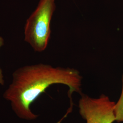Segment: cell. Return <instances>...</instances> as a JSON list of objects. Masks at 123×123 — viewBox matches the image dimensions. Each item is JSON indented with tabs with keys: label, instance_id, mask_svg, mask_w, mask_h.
I'll use <instances>...</instances> for the list:
<instances>
[{
	"label": "cell",
	"instance_id": "6da1fadb",
	"mask_svg": "<svg viewBox=\"0 0 123 123\" xmlns=\"http://www.w3.org/2000/svg\"><path fill=\"white\" fill-rule=\"evenodd\" d=\"M12 83L3 93L10 103L13 112L19 119L31 121L38 115L31 110L30 106L42 93L53 84H61L68 88L70 108L66 115L72 112L74 92L82 93L83 77L76 69L38 63L18 68L12 74Z\"/></svg>",
	"mask_w": 123,
	"mask_h": 123
},
{
	"label": "cell",
	"instance_id": "7a4b0ae2",
	"mask_svg": "<svg viewBox=\"0 0 123 123\" xmlns=\"http://www.w3.org/2000/svg\"><path fill=\"white\" fill-rule=\"evenodd\" d=\"M55 9V0H40L34 11L26 20L24 41L35 52H43L48 46L51 22Z\"/></svg>",
	"mask_w": 123,
	"mask_h": 123
},
{
	"label": "cell",
	"instance_id": "3957f363",
	"mask_svg": "<svg viewBox=\"0 0 123 123\" xmlns=\"http://www.w3.org/2000/svg\"><path fill=\"white\" fill-rule=\"evenodd\" d=\"M79 103V112L86 123H113L115 121V103L102 94L97 98L81 93Z\"/></svg>",
	"mask_w": 123,
	"mask_h": 123
},
{
	"label": "cell",
	"instance_id": "277c9868",
	"mask_svg": "<svg viewBox=\"0 0 123 123\" xmlns=\"http://www.w3.org/2000/svg\"><path fill=\"white\" fill-rule=\"evenodd\" d=\"M122 87L120 96L118 101L114 105V114L115 121L118 123L123 122V74L122 77Z\"/></svg>",
	"mask_w": 123,
	"mask_h": 123
},
{
	"label": "cell",
	"instance_id": "5b68a950",
	"mask_svg": "<svg viewBox=\"0 0 123 123\" xmlns=\"http://www.w3.org/2000/svg\"><path fill=\"white\" fill-rule=\"evenodd\" d=\"M4 39L2 37L0 36V48L4 45ZM5 84V80L4 79V76L2 73V71L1 69L0 68V85H4Z\"/></svg>",
	"mask_w": 123,
	"mask_h": 123
}]
</instances>
